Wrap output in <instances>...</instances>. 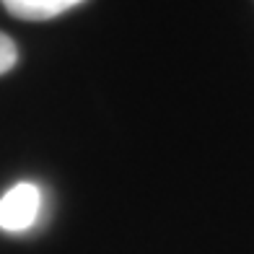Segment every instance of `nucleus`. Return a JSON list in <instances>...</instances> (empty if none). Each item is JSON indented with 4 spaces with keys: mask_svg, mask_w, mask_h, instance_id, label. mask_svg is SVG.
<instances>
[{
    "mask_svg": "<svg viewBox=\"0 0 254 254\" xmlns=\"http://www.w3.org/2000/svg\"><path fill=\"white\" fill-rule=\"evenodd\" d=\"M42 192L31 182H18L0 197V228L8 234L29 231L39 218Z\"/></svg>",
    "mask_w": 254,
    "mask_h": 254,
    "instance_id": "1",
    "label": "nucleus"
},
{
    "mask_svg": "<svg viewBox=\"0 0 254 254\" xmlns=\"http://www.w3.org/2000/svg\"><path fill=\"white\" fill-rule=\"evenodd\" d=\"M5 10L16 18L24 21H50L55 16L70 10L73 5L83 3V0H0Z\"/></svg>",
    "mask_w": 254,
    "mask_h": 254,
    "instance_id": "2",
    "label": "nucleus"
},
{
    "mask_svg": "<svg viewBox=\"0 0 254 254\" xmlns=\"http://www.w3.org/2000/svg\"><path fill=\"white\" fill-rule=\"evenodd\" d=\"M18 60V50H16V42L8 37V34L0 31V75L8 73L10 67L16 65Z\"/></svg>",
    "mask_w": 254,
    "mask_h": 254,
    "instance_id": "3",
    "label": "nucleus"
}]
</instances>
